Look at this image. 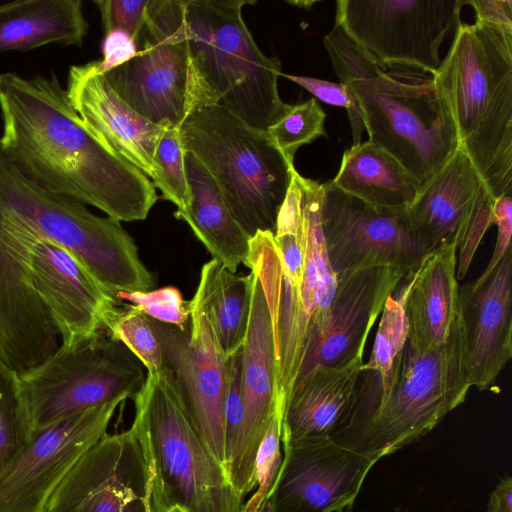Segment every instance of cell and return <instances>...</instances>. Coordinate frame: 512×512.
Listing matches in <instances>:
<instances>
[{
    "label": "cell",
    "mask_w": 512,
    "mask_h": 512,
    "mask_svg": "<svg viewBox=\"0 0 512 512\" xmlns=\"http://www.w3.org/2000/svg\"><path fill=\"white\" fill-rule=\"evenodd\" d=\"M255 0H185L192 60L213 105L267 130L290 108L278 91L281 61L266 56L242 10Z\"/></svg>",
    "instance_id": "8992f818"
},
{
    "label": "cell",
    "mask_w": 512,
    "mask_h": 512,
    "mask_svg": "<svg viewBox=\"0 0 512 512\" xmlns=\"http://www.w3.org/2000/svg\"><path fill=\"white\" fill-rule=\"evenodd\" d=\"M291 4H295V5H298V6H307L306 8H310L311 5L314 4V2L312 1H306V2H290Z\"/></svg>",
    "instance_id": "ee69618b"
},
{
    "label": "cell",
    "mask_w": 512,
    "mask_h": 512,
    "mask_svg": "<svg viewBox=\"0 0 512 512\" xmlns=\"http://www.w3.org/2000/svg\"><path fill=\"white\" fill-rule=\"evenodd\" d=\"M150 0H97L105 34L123 31L135 42L146 21Z\"/></svg>",
    "instance_id": "f35d334b"
},
{
    "label": "cell",
    "mask_w": 512,
    "mask_h": 512,
    "mask_svg": "<svg viewBox=\"0 0 512 512\" xmlns=\"http://www.w3.org/2000/svg\"><path fill=\"white\" fill-rule=\"evenodd\" d=\"M406 276L398 269L374 267L338 277L325 325L307 343L296 377L317 365L342 366L363 355L387 298Z\"/></svg>",
    "instance_id": "44dd1931"
},
{
    "label": "cell",
    "mask_w": 512,
    "mask_h": 512,
    "mask_svg": "<svg viewBox=\"0 0 512 512\" xmlns=\"http://www.w3.org/2000/svg\"><path fill=\"white\" fill-rule=\"evenodd\" d=\"M31 231L0 214V362L17 374L61 346L59 330L39 296L30 264Z\"/></svg>",
    "instance_id": "2e32d148"
},
{
    "label": "cell",
    "mask_w": 512,
    "mask_h": 512,
    "mask_svg": "<svg viewBox=\"0 0 512 512\" xmlns=\"http://www.w3.org/2000/svg\"><path fill=\"white\" fill-rule=\"evenodd\" d=\"M493 224L497 226V239L490 262L483 273L474 281L481 283L494 270L500 260L511 249L512 236V198L511 195L495 199L493 206Z\"/></svg>",
    "instance_id": "ab89813d"
},
{
    "label": "cell",
    "mask_w": 512,
    "mask_h": 512,
    "mask_svg": "<svg viewBox=\"0 0 512 512\" xmlns=\"http://www.w3.org/2000/svg\"><path fill=\"white\" fill-rule=\"evenodd\" d=\"M135 45L132 59L103 75L139 115L181 127L193 111L213 105L192 60L185 0H150Z\"/></svg>",
    "instance_id": "9c48e42d"
},
{
    "label": "cell",
    "mask_w": 512,
    "mask_h": 512,
    "mask_svg": "<svg viewBox=\"0 0 512 512\" xmlns=\"http://www.w3.org/2000/svg\"><path fill=\"white\" fill-rule=\"evenodd\" d=\"M125 307L123 304L110 321L107 332L122 343L148 373L162 371L165 368L163 350L149 317L131 304H125Z\"/></svg>",
    "instance_id": "1f68e13d"
},
{
    "label": "cell",
    "mask_w": 512,
    "mask_h": 512,
    "mask_svg": "<svg viewBox=\"0 0 512 512\" xmlns=\"http://www.w3.org/2000/svg\"><path fill=\"white\" fill-rule=\"evenodd\" d=\"M184 162L191 202L186 212L175 211L174 215L189 225L214 259L236 273L247 261L251 237L235 220L200 162L189 152H185Z\"/></svg>",
    "instance_id": "4316f807"
},
{
    "label": "cell",
    "mask_w": 512,
    "mask_h": 512,
    "mask_svg": "<svg viewBox=\"0 0 512 512\" xmlns=\"http://www.w3.org/2000/svg\"><path fill=\"white\" fill-rule=\"evenodd\" d=\"M32 430L18 374L0 362V474L28 443Z\"/></svg>",
    "instance_id": "4dcf8cb0"
},
{
    "label": "cell",
    "mask_w": 512,
    "mask_h": 512,
    "mask_svg": "<svg viewBox=\"0 0 512 512\" xmlns=\"http://www.w3.org/2000/svg\"><path fill=\"white\" fill-rule=\"evenodd\" d=\"M458 317L471 387L488 390L512 357V252L481 283L459 287Z\"/></svg>",
    "instance_id": "7402d4cb"
},
{
    "label": "cell",
    "mask_w": 512,
    "mask_h": 512,
    "mask_svg": "<svg viewBox=\"0 0 512 512\" xmlns=\"http://www.w3.org/2000/svg\"><path fill=\"white\" fill-rule=\"evenodd\" d=\"M30 231L35 288L59 330L61 346L74 347L106 330L123 305L120 300L65 248Z\"/></svg>",
    "instance_id": "d6986e66"
},
{
    "label": "cell",
    "mask_w": 512,
    "mask_h": 512,
    "mask_svg": "<svg viewBox=\"0 0 512 512\" xmlns=\"http://www.w3.org/2000/svg\"><path fill=\"white\" fill-rule=\"evenodd\" d=\"M323 42L335 74L356 102L368 141L391 154L422 188L459 148L434 75L379 64L336 23Z\"/></svg>",
    "instance_id": "7a4b0ae2"
},
{
    "label": "cell",
    "mask_w": 512,
    "mask_h": 512,
    "mask_svg": "<svg viewBox=\"0 0 512 512\" xmlns=\"http://www.w3.org/2000/svg\"><path fill=\"white\" fill-rule=\"evenodd\" d=\"M103 59L96 60V72L105 74L132 59L137 53L133 39L123 31L105 34L102 43Z\"/></svg>",
    "instance_id": "60d3db41"
},
{
    "label": "cell",
    "mask_w": 512,
    "mask_h": 512,
    "mask_svg": "<svg viewBox=\"0 0 512 512\" xmlns=\"http://www.w3.org/2000/svg\"><path fill=\"white\" fill-rule=\"evenodd\" d=\"M320 219L337 278L374 267L409 275L426 256L409 232L406 209L372 206L340 190L331 180L321 184Z\"/></svg>",
    "instance_id": "4fadbf2b"
},
{
    "label": "cell",
    "mask_w": 512,
    "mask_h": 512,
    "mask_svg": "<svg viewBox=\"0 0 512 512\" xmlns=\"http://www.w3.org/2000/svg\"><path fill=\"white\" fill-rule=\"evenodd\" d=\"M180 135L184 151L209 173L243 230L250 237L274 233L295 167L267 130L216 104L193 111Z\"/></svg>",
    "instance_id": "5b68a950"
},
{
    "label": "cell",
    "mask_w": 512,
    "mask_h": 512,
    "mask_svg": "<svg viewBox=\"0 0 512 512\" xmlns=\"http://www.w3.org/2000/svg\"><path fill=\"white\" fill-rule=\"evenodd\" d=\"M326 114L315 98L290 105L288 111L267 132L287 160L294 164L297 150L319 137H327Z\"/></svg>",
    "instance_id": "836d02e7"
},
{
    "label": "cell",
    "mask_w": 512,
    "mask_h": 512,
    "mask_svg": "<svg viewBox=\"0 0 512 512\" xmlns=\"http://www.w3.org/2000/svg\"><path fill=\"white\" fill-rule=\"evenodd\" d=\"M457 248L455 242L442 245L407 275V344L415 351L437 349L450 335L458 311Z\"/></svg>",
    "instance_id": "d4e9b609"
},
{
    "label": "cell",
    "mask_w": 512,
    "mask_h": 512,
    "mask_svg": "<svg viewBox=\"0 0 512 512\" xmlns=\"http://www.w3.org/2000/svg\"><path fill=\"white\" fill-rule=\"evenodd\" d=\"M255 512H266L265 503H263Z\"/></svg>",
    "instance_id": "bcb514c9"
},
{
    "label": "cell",
    "mask_w": 512,
    "mask_h": 512,
    "mask_svg": "<svg viewBox=\"0 0 512 512\" xmlns=\"http://www.w3.org/2000/svg\"><path fill=\"white\" fill-rule=\"evenodd\" d=\"M88 22L80 0H17L0 5V54L48 44L81 46Z\"/></svg>",
    "instance_id": "83f0119b"
},
{
    "label": "cell",
    "mask_w": 512,
    "mask_h": 512,
    "mask_svg": "<svg viewBox=\"0 0 512 512\" xmlns=\"http://www.w3.org/2000/svg\"><path fill=\"white\" fill-rule=\"evenodd\" d=\"M132 427L151 473V512H241L243 499L191 421L168 368L148 373Z\"/></svg>",
    "instance_id": "277c9868"
},
{
    "label": "cell",
    "mask_w": 512,
    "mask_h": 512,
    "mask_svg": "<svg viewBox=\"0 0 512 512\" xmlns=\"http://www.w3.org/2000/svg\"><path fill=\"white\" fill-rule=\"evenodd\" d=\"M45 512H151V473L133 427L86 451Z\"/></svg>",
    "instance_id": "e0dca14e"
},
{
    "label": "cell",
    "mask_w": 512,
    "mask_h": 512,
    "mask_svg": "<svg viewBox=\"0 0 512 512\" xmlns=\"http://www.w3.org/2000/svg\"><path fill=\"white\" fill-rule=\"evenodd\" d=\"M363 355L342 366L317 365L297 376L281 419L283 447L330 440L351 409Z\"/></svg>",
    "instance_id": "cb8c5ba5"
},
{
    "label": "cell",
    "mask_w": 512,
    "mask_h": 512,
    "mask_svg": "<svg viewBox=\"0 0 512 512\" xmlns=\"http://www.w3.org/2000/svg\"><path fill=\"white\" fill-rule=\"evenodd\" d=\"M246 335L242 345L244 413L241 433L226 467L229 480L244 500L255 487V459L276 411V353L270 312L256 274Z\"/></svg>",
    "instance_id": "ffe728a7"
},
{
    "label": "cell",
    "mask_w": 512,
    "mask_h": 512,
    "mask_svg": "<svg viewBox=\"0 0 512 512\" xmlns=\"http://www.w3.org/2000/svg\"><path fill=\"white\" fill-rule=\"evenodd\" d=\"M338 512H349V511L342 510V511H338Z\"/></svg>",
    "instance_id": "7dc6e473"
},
{
    "label": "cell",
    "mask_w": 512,
    "mask_h": 512,
    "mask_svg": "<svg viewBox=\"0 0 512 512\" xmlns=\"http://www.w3.org/2000/svg\"><path fill=\"white\" fill-rule=\"evenodd\" d=\"M467 0H338L335 23L379 64L435 74Z\"/></svg>",
    "instance_id": "8fae6325"
},
{
    "label": "cell",
    "mask_w": 512,
    "mask_h": 512,
    "mask_svg": "<svg viewBox=\"0 0 512 512\" xmlns=\"http://www.w3.org/2000/svg\"><path fill=\"white\" fill-rule=\"evenodd\" d=\"M244 413L242 385V347L226 361V391L224 400V429L226 467L233 455L241 433Z\"/></svg>",
    "instance_id": "8d00e7d4"
},
{
    "label": "cell",
    "mask_w": 512,
    "mask_h": 512,
    "mask_svg": "<svg viewBox=\"0 0 512 512\" xmlns=\"http://www.w3.org/2000/svg\"><path fill=\"white\" fill-rule=\"evenodd\" d=\"M494 202L475 166L458 148L406 208L407 226L426 255L444 244L457 243L456 277L461 280L493 224Z\"/></svg>",
    "instance_id": "7c38bea8"
},
{
    "label": "cell",
    "mask_w": 512,
    "mask_h": 512,
    "mask_svg": "<svg viewBox=\"0 0 512 512\" xmlns=\"http://www.w3.org/2000/svg\"><path fill=\"white\" fill-rule=\"evenodd\" d=\"M459 148L494 199L512 192V28L460 24L434 74Z\"/></svg>",
    "instance_id": "3957f363"
},
{
    "label": "cell",
    "mask_w": 512,
    "mask_h": 512,
    "mask_svg": "<svg viewBox=\"0 0 512 512\" xmlns=\"http://www.w3.org/2000/svg\"><path fill=\"white\" fill-rule=\"evenodd\" d=\"M189 308V324L183 330L149 319L160 340L165 367L175 378L191 421L226 469L224 400L227 358L215 337L197 289Z\"/></svg>",
    "instance_id": "9a60e30c"
},
{
    "label": "cell",
    "mask_w": 512,
    "mask_h": 512,
    "mask_svg": "<svg viewBox=\"0 0 512 512\" xmlns=\"http://www.w3.org/2000/svg\"><path fill=\"white\" fill-rule=\"evenodd\" d=\"M145 382L142 363L103 330L18 374L32 429L114 400L134 398Z\"/></svg>",
    "instance_id": "30bf717a"
},
{
    "label": "cell",
    "mask_w": 512,
    "mask_h": 512,
    "mask_svg": "<svg viewBox=\"0 0 512 512\" xmlns=\"http://www.w3.org/2000/svg\"><path fill=\"white\" fill-rule=\"evenodd\" d=\"M122 400L86 409L32 430L0 474V512H45L74 465L107 431Z\"/></svg>",
    "instance_id": "5bb4252c"
},
{
    "label": "cell",
    "mask_w": 512,
    "mask_h": 512,
    "mask_svg": "<svg viewBox=\"0 0 512 512\" xmlns=\"http://www.w3.org/2000/svg\"><path fill=\"white\" fill-rule=\"evenodd\" d=\"M0 214L65 248L115 298L120 292L150 291L154 285L133 238L119 221L37 186L1 153Z\"/></svg>",
    "instance_id": "52a82bcc"
},
{
    "label": "cell",
    "mask_w": 512,
    "mask_h": 512,
    "mask_svg": "<svg viewBox=\"0 0 512 512\" xmlns=\"http://www.w3.org/2000/svg\"><path fill=\"white\" fill-rule=\"evenodd\" d=\"M488 512H512V478L505 476L492 491Z\"/></svg>",
    "instance_id": "7bdbcfd3"
},
{
    "label": "cell",
    "mask_w": 512,
    "mask_h": 512,
    "mask_svg": "<svg viewBox=\"0 0 512 512\" xmlns=\"http://www.w3.org/2000/svg\"><path fill=\"white\" fill-rule=\"evenodd\" d=\"M167 512H185V511L182 508H180L179 506H173Z\"/></svg>",
    "instance_id": "f6af8a7d"
},
{
    "label": "cell",
    "mask_w": 512,
    "mask_h": 512,
    "mask_svg": "<svg viewBox=\"0 0 512 512\" xmlns=\"http://www.w3.org/2000/svg\"><path fill=\"white\" fill-rule=\"evenodd\" d=\"M281 76L297 83L322 102L345 108L352 131V144L356 145L361 142L364 125L359 115L356 102L349 89L344 84L308 76H295L284 73H281Z\"/></svg>",
    "instance_id": "74e56055"
},
{
    "label": "cell",
    "mask_w": 512,
    "mask_h": 512,
    "mask_svg": "<svg viewBox=\"0 0 512 512\" xmlns=\"http://www.w3.org/2000/svg\"><path fill=\"white\" fill-rule=\"evenodd\" d=\"M407 289L406 282L399 292L387 298L370 358L367 363H363L359 374L351 409L332 437L364 420L384 401L397 382L408 342L404 309Z\"/></svg>",
    "instance_id": "484cf974"
},
{
    "label": "cell",
    "mask_w": 512,
    "mask_h": 512,
    "mask_svg": "<svg viewBox=\"0 0 512 512\" xmlns=\"http://www.w3.org/2000/svg\"><path fill=\"white\" fill-rule=\"evenodd\" d=\"M281 422L275 411L255 459L257 490L243 504L241 512H255L271 493L280 471L283 456L280 450Z\"/></svg>",
    "instance_id": "e575fe53"
},
{
    "label": "cell",
    "mask_w": 512,
    "mask_h": 512,
    "mask_svg": "<svg viewBox=\"0 0 512 512\" xmlns=\"http://www.w3.org/2000/svg\"><path fill=\"white\" fill-rule=\"evenodd\" d=\"M468 381L458 311L447 341L419 352L406 345L397 382L364 420L330 440L378 461L411 444L462 404Z\"/></svg>",
    "instance_id": "ba28073f"
},
{
    "label": "cell",
    "mask_w": 512,
    "mask_h": 512,
    "mask_svg": "<svg viewBox=\"0 0 512 512\" xmlns=\"http://www.w3.org/2000/svg\"><path fill=\"white\" fill-rule=\"evenodd\" d=\"M66 92L85 127L107 149L141 170L156 174L154 155L169 126L155 124L134 111L96 72V60L70 67Z\"/></svg>",
    "instance_id": "603a6c76"
},
{
    "label": "cell",
    "mask_w": 512,
    "mask_h": 512,
    "mask_svg": "<svg viewBox=\"0 0 512 512\" xmlns=\"http://www.w3.org/2000/svg\"><path fill=\"white\" fill-rule=\"evenodd\" d=\"M253 275H237L212 258L200 272L197 290L222 352L228 358L243 345L246 335Z\"/></svg>",
    "instance_id": "f546056e"
},
{
    "label": "cell",
    "mask_w": 512,
    "mask_h": 512,
    "mask_svg": "<svg viewBox=\"0 0 512 512\" xmlns=\"http://www.w3.org/2000/svg\"><path fill=\"white\" fill-rule=\"evenodd\" d=\"M476 14V21L498 24L512 28V1L467 0Z\"/></svg>",
    "instance_id": "b9f144b4"
},
{
    "label": "cell",
    "mask_w": 512,
    "mask_h": 512,
    "mask_svg": "<svg viewBox=\"0 0 512 512\" xmlns=\"http://www.w3.org/2000/svg\"><path fill=\"white\" fill-rule=\"evenodd\" d=\"M332 183L372 206L406 209L421 186L418 180L391 154L370 142L347 149Z\"/></svg>",
    "instance_id": "f1b7e54d"
},
{
    "label": "cell",
    "mask_w": 512,
    "mask_h": 512,
    "mask_svg": "<svg viewBox=\"0 0 512 512\" xmlns=\"http://www.w3.org/2000/svg\"><path fill=\"white\" fill-rule=\"evenodd\" d=\"M0 114V153L28 180L119 222L147 218L152 181L85 127L55 73H1Z\"/></svg>",
    "instance_id": "6da1fadb"
},
{
    "label": "cell",
    "mask_w": 512,
    "mask_h": 512,
    "mask_svg": "<svg viewBox=\"0 0 512 512\" xmlns=\"http://www.w3.org/2000/svg\"><path fill=\"white\" fill-rule=\"evenodd\" d=\"M184 155L180 127H167L154 155L156 174L151 181L162 198L177 207V212H186L191 202Z\"/></svg>",
    "instance_id": "d6a6232c"
},
{
    "label": "cell",
    "mask_w": 512,
    "mask_h": 512,
    "mask_svg": "<svg viewBox=\"0 0 512 512\" xmlns=\"http://www.w3.org/2000/svg\"><path fill=\"white\" fill-rule=\"evenodd\" d=\"M377 461L331 440L284 448L266 512H338L350 508Z\"/></svg>",
    "instance_id": "ac0fdd59"
},
{
    "label": "cell",
    "mask_w": 512,
    "mask_h": 512,
    "mask_svg": "<svg viewBox=\"0 0 512 512\" xmlns=\"http://www.w3.org/2000/svg\"><path fill=\"white\" fill-rule=\"evenodd\" d=\"M118 300H125L148 317L179 329H185L190 319L189 303L185 302L179 289L166 286L153 291L120 292Z\"/></svg>",
    "instance_id": "d590c367"
}]
</instances>
